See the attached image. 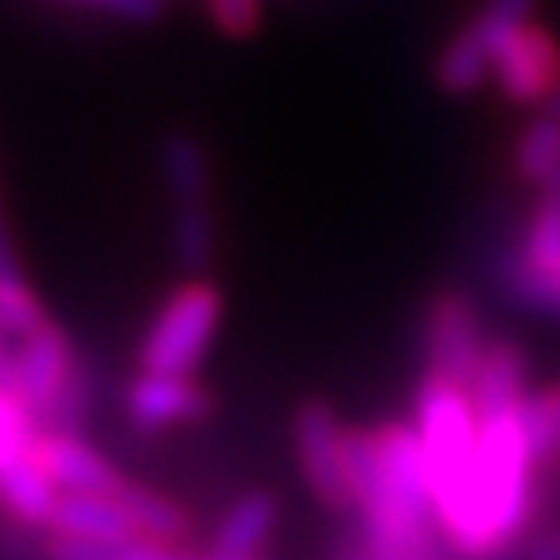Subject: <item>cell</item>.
Segmentation results:
<instances>
[{
    "mask_svg": "<svg viewBox=\"0 0 560 560\" xmlns=\"http://www.w3.org/2000/svg\"><path fill=\"white\" fill-rule=\"evenodd\" d=\"M350 506L374 560H429L440 537L429 467L409 420H382L374 429H347Z\"/></svg>",
    "mask_w": 560,
    "mask_h": 560,
    "instance_id": "cell-1",
    "label": "cell"
},
{
    "mask_svg": "<svg viewBox=\"0 0 560 560\" xmlns=\"http://www.w3.org/2000/svg\"><path fill=\"white\" fill-rule=\"evenodd\" d=\"M537 464L525 440L522 405L479 412V440L464 487L436 510L440 537L459 557L490 560L506 552L537 506Z\"/></svg>",
    "mask_w": 560,
    "mask_h": 560,
    "instance_id": "cell-2",
    "label": "cell"
},
{
    "mask_svg": "<svg viewBox=\"0 0 560 560\" xmlns=\"http://www.w3.org/2000/svg\"><path fill=\"white\" fill-rule=\"evenodd\" d=\"M412 429L420 436L432 502L440 510L444 502L455 499V490L464 487L475 459V440H479V412H475L467 385H455L429 370L417 385Z\"/></svg>",
    "mask_w": 560,
    "mask_h": 560,
    "instance_id": "cell-3",
    "label": "cell"
},
{
    "mask_svg": "<svg viewBox=\"0 0 560 560\" xmlns=\"http://www.w3.org/2000/svg\"><path fill=\"white\" fill-rule=\"evenodd\" d=\"M16 394L47 432H79L90 397L86 374L55 319L16 339Z\"/></svg>",
    "mask_w": 560,
    "mask_h": 560,
    "instance_id": "cell-4",
    "label": "cell"
},
{
    "mask_svg": "<svg viewBox=\"0 0 560 560\" xmlns=\"http://www.w3.org/2000/svg\"><path fill=\"white\" fill-rule=\"evenodd\" d=\"M222 324V296L207 280H184L164 296L140 339L144 374H195Z\"/></svg>",
    "mask_w": 560,
    "mask_h": 560,
    "instance_id": "cell-5",
    "label": "cell"
},
{
    "mask_svg": "<svg viewBox=\"0 0 560 560\" xmlns=\"http://www.w3.org/2000/svg\"><path fill=\"white\" fill-rule=\"evenodd\" d=\"M499 280L525 312L560 315V184L537 191L534 210L499 257Z\"/></svg>",
    "mask_w": 560,
    "mask_h": 560,
    "instance_id": "cell-6",
    "label": "cell"
},
{
    "mask_svg": "<svg viewBox=\"0 0 560 560\" xmlns=\"http://www.w3.org/2000/svg\"><path fill=\"white\" fill-rule=\"evenodd\" d=\"M490 82L517 109H545L560 86V39L541 20L517 24L490 59Z\"/></svg>",
    "mask_w": 560,
    "mask_h": 560,
    "instance_id": "cell-7",
    "label": "cell"
},
{
    "mask_svg": "<svg viewBox=\"0 0 560 560\" xmlns=\"http://www.w3.org/2000/svg\"><path fill=\"white\" fill-rule=\"evenodd\" d=\"M296 436V464L307 490L327 510L350 506V471H347V424L335 417L327 401H304L292 424Z\"/></svg>",
    "mask_w": 560,
    "mask_h": 560,
    "instance_id": "cell-8",
    "label": "cell"
},
{
    "mask_svg": "<svg viewBox=\"0 0 560 560\" xmlns=\"http://www.w3.org/2000/svg\"><path fill=\"white\" fill-rule=\"evenodd\" d=\"M487 342L490 339L482 335L479 312L464 292L447 289L429 304V312H424V359H429L432 374L455 385H471Z\"/></svg>",
    "mask_w": 560,
    "mask_h": 560,
    "instance_id": "cell-9",
    "label": "cell"
},
{
    "mask_svg": "<svg viewBox=\"0 0 560 560\" xmlns=\"http://www.w3.org/2000/svg\"><path fill=\"white\" fill-rule=\"evenodd\" d=\"M32 455L62 494H114L117 499L129 487V479L97 447H90L79 432L44 429V436L35 440Z\"/></svg>",
    "mask_w": 560,
    "mask_h": 560,
    "instance_id": "cell-10",
    "label": "cell"
},
{
    "mask_svg": "<svg viewBox=\"0 0 560 560\" xmlns=\"http://www.w3.org/2000/svg\"><path fill=\"white\" fill-rule=\"evenodd\" d=\"M125 412L144 432L179 429V424H195L207 417L210 394L191 374H144L140 370L125 394Z\"/></svg>",
    "mask_w": 560,
    "mask_h": 560,
    "instance_id": "cell-11",
    "label": "cell"
},
{
    "mask_svg": "<svg viewBox=\"0 0 560 560\" xmlns=\"http://www.w3.org/2000/svg\"><path fill=\"white\" fill-rule=\"evenodd\" d=\"M51 537H79V541H125L140 537L137 522L114 494H59V506L47 525Z\"/></svg>",
    "mask_w": 560,
    "mask_h": 560,
    "instance_id": "cell-12",
    "label": "cell"
},
{
    "mask_svg": "<svg viewBox=\"0 0 560 560\" xmlns=\"http://www.w3.org/2000/svg\"><path fill=\"white\" fill-rule=\"evenodd\" d=\"M525 377H529V362H525V350L510 339H490L482 350L479 370H475L467 394L475 401V412H494L510 409V405H522Z\"/></svg>",
    "mask_w": 560,
    "mask_h": 560,
    "instance_id": "cell-13",
    "label": "cell"
},
{
    "mask_svg": "<svg viewBox=\"0 0 560 560\" xmlns=\"http://www.w3.org/2000/svg\"><path fill=\"white\" fill-rule=\"evenodd\" d=\"M59 494L62 490L47 479L44 467L35 464V455H27L0 475V510L24 529H47L55 506H59Z\"/></svg>",
    "mask_w": 560,
    "mask_h": 560,
    "instance_id": "cell-14",
    "label": "cell"
},
{
    "mask_svg": "<svg viewBox=\"0 0 560 560\" xmlns=\"http://www.w3.org/2000/svg\"><path fill=\"white\" fill-rule=\"evenodd\" d=\"M490 47L482 44V35L471 24H464L459 32L440 47L436 55V86L452 97H467L475 90H482L490 82Z\"/></svg>",
    "mask_w": 560,
    "mask_h": 560,
    "instance_id": "cell-15",
    "label": "cell"
},
{
    "mask_svg": "<svg viewBox=\"0 0 560 560\" xmlns=\"http://www.w3.org/2000/svg\"><path fill=\"white\" fill-rule=\"evenodd\" d=\"M272 525H277V499L257 490V494H245L234 506L226 510V517L219 522V534H214V549L210 552H226V557H257L261 545L269 541Z\"/></svg>",
    "mask_w": 560,
    "mask_h": 560,
    "instance_id": "cell-16",
    "label": "cell"
},
{
    "mask_svg": "<svg viewBox=\"0 0 560 560\" xmlns=\"http://www.w3.org/2000/svg\"><path fill=\"white\" fill-rule=\"evenodd\" d=\"M167 187L175 207H207L210 202V164L191 132H167L160 144Z\"/></svg>",
    "mask_w": 560,
    "mask_h": 560,
    "instance_id": "cell-17",
    "label": "cell"
},
{
    "mask_svg": "<svg viewBox=\"0 0 560 560\" xmlns=\"http://www.w3.org/2000/svg\"><path fill=\"white\" fill-rule=\"evenodd\" d=\"M514 172L522 184L545 187L560 184V117L537 114L514 137Z\"/></svg>",
    "mask_w": 560,
    "mask_h": 560,
    "instance_id": "cell-18",
    "label": "cell"
},
{
    "mask_svg": "<svg viewBox=\"0 0 560 560\" xmlns=\"http://www.w3.org/2000/svg\"><path fill=\"white\" fill-rule=\"evenodd\" d=\"M121 506L129 510V517L137 522V534L149 537V541H167V545H184L191 534V517L179 502H172L167 494L152 487H140L129 479V487L117 494Z\"/></svg>",
    "mask_w": 560,
    "mask_h": 560,
    "instance_id": "cell-19",
    "label": "cell"
},
{
    "mask_svg": "<svg viewBox=\"0 0 560 560\" xmlns=\"http://www.w3.org/2000/svg\"><path fill=\"white\" fill-rule=\"evenodd\" d=\"M47 560H195L184 545L125 537V541H79V537H47Z\"/></svg>",
    "mask_w": 560,
    "mask_h": 560,
    "instance_id": "cell-20",
    "label": "cell"
},
{
    "mask_svg": "<svg viewBox=\"0 0 560 560\" xmlns=\"http://www.w3.org/2000/svg\"><path fill=\"white\" fill-rule=\"evenodd\" d=\"M522 424L537 471H552L560 464V382L537 385L522 397Z\"/></svg>",
    "mask_w": 560,
    "mask_h": 560,
    "instance_id": "cell-21",
    "label": "cell"
},
{
    "mask_svg": "<svg viewBox=\"0 0 560 560\" xmlns=\"http://www.w3.org/2000/svg\"><path fill=\"white\" fill-rule=\"evenodd\" d=\"M172 237H175V257L187 272H202L210 265L214 254V214L207 207H175V222H172Z\"/></svg>",
    "mask_w": 560,
    "mask_h": 560,
    "instance_id": "cell-22",
    "label": "cell"
},
{
    "mask_svg": "<svg viewBox=\"0 0 560 560\" xmlns=\"http://www.w3.org/2000/svg\"><path fill=\"white\" fill-rule=\"evenodd\" d=\"M207 20L219 27L230 39H249V35L261 32L265 4L261 0H202Z\"/></svg>",
    "mask_w": 560,
    "mask_h": 560,
    "instance_id": "cell-23",
    "label": "cell"
},
{
    "mask_svg": "<svg viewBox=\"0 0 560 560\" xmlns=\"http://www.w3.org/2000/svg\"><path fill=\"white\" fill-rule=\"evenodd\" d=\"M0 436L4 440H24V444H35L44 436V424L27 409V401L12 389H0Z\"/></svg>",
    "mask_w": 560,
    "mask_h": 560,
    "instance_id": "cell-24",
    "label": "cell"
},
{
    "mask_svg": "<svg viewBox=\"0 0 560 560\" xmlns=\"http://www.w3.org/2000/svg\"><path fill=\"white\" fill-rule=\"evenodd\" d=\"M24 269H20V257H16V242L9 234V222L0 214V280H20Z\"/></svg>",
    "mask_w": 560,
    "mask_h": 560,
    "instance_id": "cell-25",
    "label": "cell"
},
{
    "mask_svg": "<svg viewBox=\"0 0 560 560\" xmlns=\"http://www.w3.org/2000/svg\"><path fill=\"white\" fill-rule=\"evenodd\" d=\"M35 444H24V440H4L0 436V475L9 471L12 464H20V459H27L32 455Z\"/></svg>",
    "mask_w": 560,
    "mask_h": 560,
    "instance_id": "cell-26",
    "label": "cell"
},
{
    "mask_svg": "<svg viewBox=\"0 0 560 560\" xmlns=\"http://www.w3.org/2000/svg\"><path fill=\"white\" fill-rule=\"evenodd\" d=\"M534 560H560V537H549L534 549Z\"/></svg>",
    "mask_w": 560,
    "mask_h": 560,
    "instance_id": "cell-27",
    "label": "cell"
},
{
    "mask_svg": "<svg viewBox=\"0 0 560 560\" xmlns=\"http://www.w3.org/2000/svg\"><path fill=\"white\" fill-rule=\"evenodd\" d=\"M541 114H552V117H560V86H557V94L549 97V102H545V109Z\"/></svg>",
    "mask_w": 560,
    "mask_h": 560,
    "instance_id": "cell-28",
    "label": "cell"
},
{
    "mask_svg": "<svg viewBox=\"0 0 560 560\" xmlns=\"http://www.w3.org/2000/svg\"><path fill=\"white\" fill-rule=\"evenodd\" d=\"M74 4H79V0H74Z\"/></svg>",
    "mask_w": 560,
    "mask_h": 560,
    "instance_id": "cell-29",
    "label": "cell"
}]
</instances>
